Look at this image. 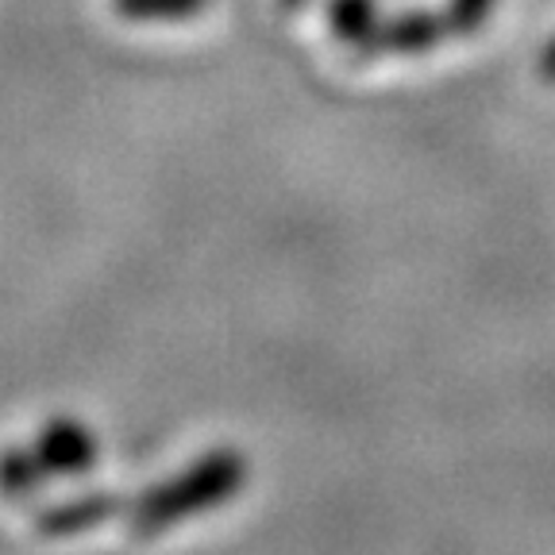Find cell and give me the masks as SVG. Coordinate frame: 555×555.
Here are the masks:
<instances>
[{
	"label": "cell",
	"instance_id": "cell-1",
	"mask_svg": "<svg viewBox=\"0 0 555 555\" xmlns=\"http://www.w3.org/2000/svg\"><path fill=\"white\" fill-rule=\"evenodd\" d=\"M247 475H251L247 460L235 448L208 451L190 470L173 475L170 482L155 486V490H147V494L139 498L135 509H131L135 537H155V532L170 529L173 520L197 517V513L232 502L243 490V482H247Z\"/></svg>",
	"mask_w": 555,
	"mask_h": 555
},
{
	"label": "cell",
	"instance_id": "cell-2",
	"mask_svg": "<svg viewBox=\"0 0 555 555\" xmlns=\"http://www.w3.org/2000/svg\"><path fill=\"white\" fill-rule=\"evenodd\" d=\"M35 460L43 463L47 475H86L96 463V440L89 436V428L74 416H59L51 425H43L39 440H35Z\"/></svg>",
	"mask_w": 555,
	"mask_h": 555
},
{
	"label": "cell",
	"instance_id": "cell-3",
	"mask_svg": "<svg viewBox=\"0 0 555 555\" xmlns=\"http://www.w3.org/2000/svg\"><path fill=\"white\" fill-rule=\"evenodd\" d=\"M448 35H451L448 16L413 9V12H401V16L382 20L371 47H366V54H428V51H436Z\"/></svg>",
	"mask_w": 555,
	"mask_h": 555
},
{
	"label": "cell",
	"instance_id": "cell-4",
	"mask_svg": "<svg viewBox=\"0 0 555 555\" xmlns=\"http://www.w3.org/2000/svg\"><path fill=\"white\" fill-rule=\"evenodd\" d=\"M120 509V498L113 494H89L78 502H62L54 509L39 513V532L43 537H74V532H86L101 520H108Z\"/></svg>",
	"mask_w": 555,
	"mask_h": 555
},
{
	"label": "cell",
	"instance_id": "cell-5",
	"mask_svg": "<svg viewBox=\"0 0 555 555\" xmlns=\"http://www.w3.org/2000/svg\"><path fill=\"white\" fill-rule=\"evenodd\" d=\"M324 16H328L332 39H339V43H347L359 54H366L374 31H378V24H382L378 0H328V4H324Z\"/></svg>",
	"mask_w": 555,
	"mask_h": 555
},
{
	"label": "cell",
	"instance_id": "cell-6",
	"mask_svg": "<svg viewBox=\"0 0 555 555\" xmlns=\"http://www.w3.org/2000/svg\"><path fill=\"white\" fill-rule=\"evenodd\" d=\"M47 470L35 460L31 448H9L0 451V494L20 502V498H35L43 486Z\"/></svg>",
	"mask_w": 555,
	"mask_h": 555
},
{
	"label": "cell",
	"instance_id": "cell-7",
	"mask_svg": "<svg viewBox=\"0 0 555 555\" xmlns=\"http://www.w3.org/2000/svg\"><path fill=\"white\" fill-rule=\"evenodd\" d=\"M208 9V0H113V12L124 20H193Z\"/></svg>",
	"mask_w": 555,
	"mask_h": 555
},
{
	"label": "cell",
	"instance_id": "cell-8",
	"mask_svg": "<svg viewBox=\"0 0 555 555\" xmlns=\"http://www.w3.org/2000/svg\"><path fill=\"white\" fill-rule=\"evenodd\" d=\"M498 0H448V27L451 35H475L486 20L494 16Z\"/></svg>",
	"mask_w": 555,
	"mask_h": 555
},
{
	"label": "cell",
	"instance_id": "cell-9",
	"mask_svg": "<svg viewBox=\"0 0 555 555\" xmlns=\"http://www.w3.org/2000/svg\"><path fill=\"white\" fill-rule=\"evenodd\" d=\"M540 74H544L547 81H555V39L544 47V54H540Z\"/></svg>",
	"mask_w": 555,
	"mask_h": 555
},
{
	"label": "cell",
	"instance_id": "cell-10",
	"mask_svg": "<svg viewBox=\"0 0 555 555\" xmlns=\"http://www.w3.org/2000/svg\"><path fill=\"white\" fill-rule=\"evenodd\" d=\"M278 4H282V12H301L309 0H278Z\"/></svg>",
	"mask_w": 555,
	"mask_h": 555
}]
</instances>
